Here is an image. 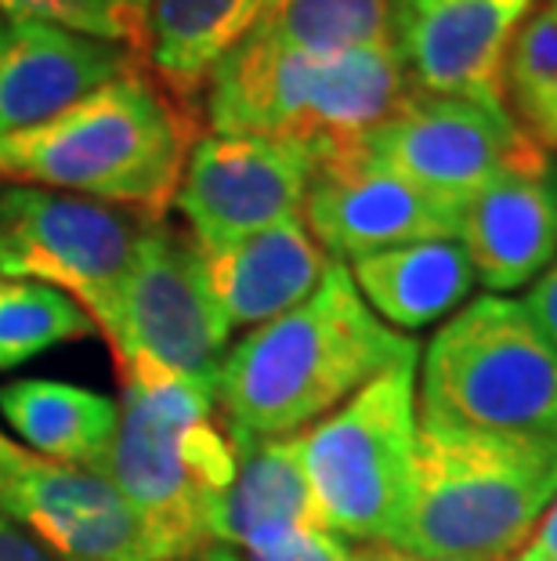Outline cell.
I'll return each instance as SVG.
<instances>
[{
  "label": "cell",
  "instance_id": "21",
  "mask_svg": "<svg viewBox=\"0 0 557 561\" xmlns=\"http://www.w3.org/2000/svg\"><path fill=\"white\" fill-rule=\"evenodd\" d=\"M271 0H149V62L174 91L177 102H193L232 47L257 30Z\"/></svg>",
  "mask_w": 557,
  "mask_h": 561
},
{
  "label": "cell",
  "instance_id": "22",
  "mask_svg": "<svg viewBox=\"0 0 557 561\" xmlns=\"http://www.w3.org/2000/svg\"><path fill=\"white\" fill-rule=\"evenodd\" d=\"M511 121L543 152H557V0H539L521 22L503 66Z\"/></svg>",
  "mask_w": 557,
  "mask_h": 561
},
{
  "label": "cell",
  "instance_id": "12",
  "mask_svg": "<svg viewBox=\"0 0 557 561\" xmlns=\"http://www.w3.org/2000/svg\"><path fill=\"white\" fill-rule=\"evenodd\" d=\"M0 511L55 561H160L109 474L66 468L0 435Z\"/></svg>",
  "mask_w": 557,
  "mask_h": 561
},
{
  "label": "cell",
  "instance_id": "18",
  "mask_svg": "<svg viewBox=\"0 0 557 561\" xmlns=\"http://www.w3.org/2000/svg\"><path fill=\"white\" fill-rule=\"evenodd\" d=\"M301 435V432H298ZM235 435V479L214 507V543L257 551L287 536L323 529L301 463V438Z\"/></svg>",
  "mask_w": 557,
  "mask_h": 561
},
{
  "label": "cell",
  "instance_id": "11",
  "mask_svg": "<svg viewBox=\"0 0 557 561\" xmlns=\"http://www.w3.org/2000/svg\"><path fill=\"white\" fill-rule=\"evenodd\" d=\"M529 146L536 141L521 135L511 113L417 91L406 94L355 152L428 188L431 196L467 207V199L481 193Z\"/></svg>",
  "mask_w": 557,
  "mask_h": 561
},
{
  "label": "cell",
  "instance_id": "20",
  "mask_svg": "<svg viewBox=\"0 0 557 561\" xmlns=\"http://www.w3.org/2000/svg\"><path fill=\"white\" fill-rule=\"evenodd\" d=\"M0 416L44 460L105 474L120 405L66 380L26 377L0 388Z\"/></svg>",
  "mask_w": 557,
  "mask_h": 561
},
{
  "label": "cell",
  "instance_id": "1",
  "mask_svg": "<svg viewBox=\"0 0 557 561\" xmlns=\"http://www.w3.org/2000/svg\"><path fill=\"white\" fill-rule=\"evenodd\" d=\"M417 355V341L362 301L348 265L329 261L312 297L232 344L218 374V410L235 435H298Z\"/></svg>",
  "mask_w": 557,
  "mask_h": 561
},
{
  "label": "cell",
  "instance_id": "15",
  "mask_svg": "<svg viewBox=\"0 0 557 561\" xmlns=\"http://www.w3.org/2000/svg\"><path fill=\"white\" fill-rule=\"evenodd\" d=\"M474 279L489 294L536 283L557 257V160L529 146L460 214Z\"/></svg>",
  "mask_w": 557,
  "mask_h": 561
},
{
  "label": "cell",
  "instance_id": "32",
  "mask_svg": "<svg viewBox=\"0 0 557 561\" xmlns=\"http://www.w3.org/2000/svg\"><path fill=\"white\" fill-rule=\"evenodd\" d=\"M4 30H8V22H4V15H0V37H4Z\"/></svg>",
  "mask_w": 557,
  "mask_h": 561
},
{
  "label": "cell",
  "instance_id": "3",
  "mask_svg": "<svg viewBox=\"0 0 557 561\" xmlns=\"http://www.w3.org/2000/svg\"><path fill=\"white\" fill-rule=\"evenodd\" d=\"M406 94L391 44L312 55L251 33L210 73L204 113L214 135L293 141L326 163L359 149Z\"/></svg>",
  "mask_w": 557,
  "mask_h": 561
},
{
  "label": "cell",
  "instance_id": "26",
  "mask_svg": "<svg viewBox=\"0 0 557 561\" xmlns=\"http://www.w3.org/2000/svg\"><path fill=\"white\" fill-rule=\"evenodd\" d=\"M348 547H344L340 536L326 533V529H312V533H298L287 536V540L271 543V547H257V551H232V561H348Z\"/></svg>",
  "mask_w": 557,
  "mask_h": 561
},
{
  "label": "cell",
  "instance_id": "9",
  "mask_svg": "<svg viewBox=\"0 0 557 561\" xmlns=\"http://www.w3.org/2000/svg\"><path fill=\"white\" fill-rule=\"evenodd\" d=\"M229 319L207 286L204 254L193 236L163 221L141 232L113 330L124 380H193L218 391L229 355Z\"/></svg>",
  "mask_w": 557,
  "mask_h": 561
},
{
  "label": "cell",
  "instance_id": "31",
  "mask_svg": "<svg viewBox=\"0 0 557 561\" xmlns=\"http://www.w3.org/2000/svg\"><path fill=\"white\" fill-rule=\"evenodd\" d=\"M182 561H232L229 558V547H207V551H199V554H193V558H182Z\"/></svg>",
  "mask_w": 557,
  "mask_h": 561
},
{
  "label": "cell",
  "instance_id": "30",
  "mask_svg": "<svg viewBox=\"0 0 557 561\" xmlns=\"http://www.w3.org/2000/svg\"><path fill=\"white\" fill-rule=\"evenodd\" d=\"M348 561H428V558H417V554L402 551V547H391V543H359L348 554Z\"/></svg>",
  "mask_w": 557,
  "mask_h": 561
},
{
  "label": "cell",
  "instance_id": "17",
  "mask_svg": "<svg viewBox=\"0 0 557 561\" xmlns=\"http://www.w3.org/2000/svg\"><path fill=\"white\" fill-rule=\"evenodd\" d=\"M204 254V250H199ZM329 257L301 218L204 254L207 286L229 327H265L287 316L323 283Z\"/></svg>",
  "mask_w": 557,
  "mask_h": 561
},
{
  "label": "cell",
  "instance_id": "5",
  "mask_svg": "<svg viewBox=\"0 0 557 561\" xmlns=\"http://www.w3.org/2000/svg\"><path fill=\"white\" fill-rule=\"evenodd\" d=\"M557 500V442L420 427L398 543L428 561H507Z\"/></svg>",
  "mask_w": 557,
  "mask_h": 561
},
{
  "label": "cell",
  "instance_id": "29",
  "mask_svg": "<svg viewBox=\"0 0 557 561\" xmlns=\"http://www.w3.org/2000/svg\"><path fill=\"white\" fill-rule=\"evenodd\" d=\"M507 561H557V500L532 529V536Z\"/></svg>",
  "mask_w": 557,
  "mask_h": 561
},
{
  "label": "cell",
  "instance_id": "25",
  "mask_svg": "<svg viewBox=\"0 0 557 561\" xmlns=\"http://www.w3.org/2000/svg\"><path fill=\"white\" fill-rule=\"evenodd\" d=\"M0 15L4 22H44L138 55L146 44L149 0H0Z\"/></svg>",
  "mask_w": 557,
  "mask_h": 561
},
{
  "label": "cell",
  "instance_id": "23",
  "mask_svg": "<svg viewBox=\"0 0 557 561\" xmlns=\"http://www.w3.org/2000/svg\"><path fill=\"white\" fill-rule=\"evenodd\" d=\"M391 0H271L254 37L312 55H340L387 41Z\"/></svg>",
  "mask_w": 557,
  "mask_h": 561
},
{
  "label": "cell",
  "instance_id": "13",
  "mask_svg": "<svg viewBox=\"0 0 557 561\" xmlns=\"http://www.w3.org/2000/svg\"><path fill=\"white\" fill-rule=\"evenodd\" d=\"M539 0H391L387 41L420 94L507 113L503 66Z\"/></svg>",
  "mask_w": 557,
  "mask_h": 561
},
{
  "label": "cell",
  "instance_id": "24",
  "mask_svg": "<svg viewBox=\"0 0 557 561\" xmlns=\"http://www.w3.org/2000/svg\"><path fill=\"white\" fill-rule=\"evenodd\" d=\"M94 319L47 283H0V369H15L55 344L84 341Z\"/></svg>",
  "mask_w": 557,
  "mask_h": 561
},
{
  "label": "cell",
  "instance_id": "2",
  "mask_svg": "<svg viewBox=\"0 0 557 561\" xmlns=\"http://www.w3.org/2000/svg\"><path fill=\"white\" fill-rule=\"evenodd\" d=\"M196 141L185 102L130 69L55 121L0 141V182L58 188L163 221Z\"/></svg>",
  "mask_w": 557,
  "mask_h": 561
},
{
  "label": "cell",
  "instance_id": "16",
  "mask_svg": "<svg viewBox=\"0 0 557 561\" xmlns=\"http://www.w3.org/2000/svg\"><path fill=\"white\" fill-rule=\"evenodd\" d=\"M138 55L44 22H8L0 37V141L33 130L94 88L130 73Z\"/></svg>",
  "mask_w": 557,
  "mask_h": 561
},
{
  "label": "cell",
  "instance_id": "27",
  "mask_svg": "<svg viewBox=\"0 0 557 561\" xmlns=\"http://www.w3.org/2000/svg\"><path fill=\"white\" fill-rule=\"evenodd\" d=\"M525 308H529V316L536 319V327L543 330V337L550 341V348L557 352V257H554V265L532 283Z\"/></svg>",
  "mask_w": 557,
  "mask_h": 561
},
{
  "label": "cell",
  "instance_id": "19",
  "mask_svg": "<svg viewBox=\"0 0 557 561\" xmlns=\"http://www.w3.org/2000/svg\"><path fill=\"white\" fill-rule=\"evenodd\" d=\"M362 301L395 330H423L464 308L474 265L460 240L409 243L348 265Z\"/></svg>",
  "mask_w": 557,
  "mask_h": 561
},
{
  "label": "cell",
  "instance_id": "4",
  "mask_svg": "<svg viewBox=\"0 0 557 561\" xmlns=\"http://www.w3.org/2000/svg\"><path fill=\"white\" fill-rule=\"evenodd\" d=\"M105 474L138 511L160 561L214 547V507L235 479L218 391L193 380H124Z\"/></svg>",
  "mask_w": 557,
  "mask_h": 561
},
{
  "label": "cell",
  "instance_id": "8",
  "mask_svg": "<svg viewBox=\"0 0 557 561\" xmlns=\"http://www.w3.org/2000/svg\"><path fill=\"white\" fill-rule=\"evenodd\" d=\"M146 225V214L88 196L0 182V276L69 294L109 341Z\"/></svg>",
  "mask_w": 557,
  "mask_h": 561
},
{
  "label": "cell",
  "instance_id": "7",
  "mask_svg": "<svg viewBox=\"0 0 557 561\" xmlns=\"http://www.w3.org/2000/svg\"><path fill=\"white\" fill-rule=\"evenodd\" d=\"M417 359L395 363L304 427L301 463L323 529L355 543H398L417 468Z\"/></svg>",
  "mask_w": 557,
  "mask_h": 561
},
{
  "label": "cell",
  "instance_id": "6",
  "mask_svg": "<svg viewBox=\"0 0 557 561\" xmlns=\"http://www.w3.org/2000/svg\"><path fill=\"white\" fill-rule=\"evenodd\" d=\"M417 391L431 432L557 442V352L511 297L460 308L423 352Z\"/></svg>",
  "mask_w": 557,
  "mask_h": 561
},
{
  "label": "cell",
  "instance_id": "10",
  "mask_svg": "<svg viewBox=\"0 0 557 561\" xmlns=\"http://www.w3.org/2000/svg\"><path fill=\"white\" fill-rule=\"evenodd\" d=\"M315 152L254 135H207L188 152L174 207L204 254L301 218Z\"/></svg>",
  "mask_w": 557,
  "mask_h": 561
},
{
  "label": "cell",
  "instance_id": "14",
  "mask_svg": "<svg viewBox=\"0 0 557 561\" xmlns=\"http://www.w3.org/2000/svg\"><path fill=\"white\" fill-rule=\"evenodd\" d=\"M301 214L312 240L334 261L351 265L381 250L460 240L464 207L348 152L315 167Z\"/></svg>",
  "mask_w": 557,
  "mask_h": 561
},
{
  "label": "cell",
  "instance_id": "28",
  "mask_svg": "<svg viewBox=\"0 0 557 561\" xmlns=\"http://www.w3.org/2000/svg\"><path fill=\"white\" fill-rule=\"evenodd\" d=\"M0 561H55L33 536L0 511Z\"/></svg>",
  "mask_w": 557,
  "mask_h": 561
}]
</instances>
